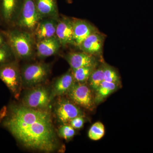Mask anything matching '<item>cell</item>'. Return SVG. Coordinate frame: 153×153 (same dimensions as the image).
Masks as SVG:
<instances>
[{"label": "cell", "mask_w": 153, "mask_h": 153, "mask_svg": "<svg viewBox=\"0 0 153 153\" xmlns=\"http://www.w3.org/2000/svg\"><path fill=\"white\" fill-rule=\"evenodd\" d=\"M0 120L17 141L27 149L49 153L58 147L51 115L46 110L11 103L7 108H3Z\"/></svg>", "instance_id": "obj_1"}, {"label": "cell", "mask_w": 153, "mask_h": 153, "mask_svg": "<svg viewBox=\"0 0 153 153\" xmlns=\"http://www.w3.org/2000/svg\"><path fill=\"white\" fill-rule=\"evenodd\" d=\"M4 33L16 58L27 60L33 57L36 42L33 33L19 28H12Z\"/></svg>", "instance_id": "obj_2"}, {"label": "cell", "mask_w": 153, "mask_h": 153, "mask_svg": "<svg viewBox=\"0 0 153 153\" xmlns=\"http://www.w3.org/2000/svg\"><path fill=\"white\" fill-rule=\"evenodd\" d=\"M21 71L22 86L32 88L46 81L51 68L49 64L40 62L25 65Z\"/></svg>", "instance_id": "obj_3"}, {"label": "cell", "mask_w": 153, "mask_h": 153, "mask_svg": "<svg viewBox=\"0 0 153 153\" xmlns=\"http://www.w3.org/2000/svg\"><path fill=\"white\" fill-rule=\"evenodd\" d=\"M0 79L16 98H19L22 87L21 71L16 60L0 66Z\"/></svg>", "instance_id": "obj_4"}, {"label": "cell", "mask_w": 153, "mask_h": 153, "mask_svg": "<svg viewBox=\"0 0 153 153\" xmlns=\"http://www.w3.org/2000/svg\"><path fill=\"white\" fill-rule=\"evenodd\" d=\"M41 20L34 0H23L15 26L33 34L36 26Z\"/></svg>", "instance_id": "obj_5"}, {"label": "cell", "mask_w": 153, "mask_h": 153, "mask_svg": "<svg viewBox=\"0 0 153 153\" xmlns=\"http://www.w3.org/2000/svg\"><path fill=\"white\" fill-rule=\"evenodd\" d=\"M49 91L39 85L32 88L22 99L23 105L33 109L47 110L52 99Z\"/></svg>", "instance_id": "obj_6"}, {"label": "cell", "mask_w": 153, "mask_h": 153, "mask_svg": "<svg viewBox=\"0 0 153 153\" xmlns=\"http://www.w3.org/2000/svg\"><path fill=\"white\" fill-rule=\"evenodd\" d=\"M86 83L75 82L67 93L68 98L74 103L88 110H92L95 107L92 91Z\"/></svg>", "instance_id": "obj_7"}, {"label": "cell", "mask_w": 153, "mask_h": 153, "mask_svg": "<svg viewBox=\"0 0 153 153\" xmlns=\"http://www.w3.org/2000/svg\"><path fill=\"white\" fill-rule=\"evenodd\" d=\"M55 113L57 120L63 124L69 123L76 117L84 116V114L77 105L65 98L60 99L57 102Z\"/></svg>", "instance_id": "obj_8"}, {"label": "cell", "mask_w": 153, "mask_h": 153, "mask_svg": "<svg viewBox=\"0 0 153 153\" xmlns=\"http://www.w3.org/2000/svg\"><path fill=\"white\" fill-rule=\"evenodd\" d=\"M23 0H0V19L6 25L15 27Z\"/></svg>", "instance_id": "obj_9"}, {"label": "cell", "mask_w": 153, "mask_h": 153, "mask_svg": "<svg viewBox=\"0 0 153 153\" xmlns=\"http://www.w3.org/2000/svg\"><path fill=\"white\" fill-rule=\"evenodd\" d=\"M55 36L61 47L68 45L74 46L72 18L63 15L60 16L57 21Z\"/></svg>", "instance_id": "obj_10"}, {"label": "cell", "mask_w": 153, "mask_h": 153, "mask_svg": "<svg viewBox=\"0 0 153 153\" xmlns=\"http://www.w3.org/2000/svg\"><path fill=\"white\" fill-rule=\"evenodd\" d=\"M105 36L98 31L82 41L78 48L82 52L99 57L102 56Z\"/></svg>", "instance_id": "obj_11"}, {"label": "cell", "mask_w": 153, "mask_h": 153, "mask_svg": "<svg viewBox=\"0 0 153 153\" xmlns=\"http://www.w3.org/2000/svg\"><path fill=\"white\" fill-rule=\"evenodd\" d=\"M64 58L71 70L85 66H97L98 57L83 52H70L64 55Z\"/></svg>", "instance_id": "obj_12"}, {"label": "cell", "mask_w": 153, "mask_h": 153, "mask_svg": "<svg viewBox=\"0 0 153 153\" xmlns=\"http://www.w3.org/2000/svg\"><path fill=\"white\" fill-rule=\"evenodd\" d=\"M74 46H78L92 33L98 30L94 25L82 19L72 18Z\"/></svg>", "instance_id": "obj_13"}, {"label": "cell", "mask_w": 153, "mask_h": 153, "mask_svg": "<svg viewBox=\"0 0 153 153\" xmlns=\"http://www.w3.org/2000/svg\"><path fill=\"white\" fill-rule=\"evenodd\" d=\"M58 20L45 18L40 20L33 33L36 42L55 36Z\"/></svg>", "instance_id": "obj_14"}, {"label": "cell", "mask_w": 153, "mask_h": 153, "mask_svg": "<svg viewBox=\"0 0 153 153\" xmlns=\"http://www.w3.org/2000/svg\"><path fill=\"white\" fill-rule=\"evenodd\" d=\"M61 47V44L56 36L36 42V53L40 58H45L56 55Z\"/></svg>", "instance_id": "obj_15"}, {"label": "cell", "mask_w": 153, "mask_h": 153, "mask_svg": "<svg viewBox=\"0 0 153 153\" xmlns=\"http://www.w3.org/2000/svg\"><path fill=\"white\" fill-rule=\"evenodd\" d=\"M75 82L72 70L70 68L66 73L58 77L55 81L51 92L52 98L67 94Z\"/></svg>", "instance_id": "obj_16"}, {"label": "cell", "mask_w": 153, "mask_h": 153, "mask_svg": "<svg viewBox=\"0 0 153 153\" xmlns=\"http://www.w3.org/2000/svg\"><path fill=\"white\" fill-rule=\"evenodd\" d=\"M36 9L41 19L60 17L57 0H34Z\"/></svg>", "instance_id": "obj_17"}, {"label": "cell", "mask_w": 153, "mask_h": 153, "mask_svg": "<svg viewBox=\"0 0 153 153\" xmlns=\"http://www.w3.org/2000/svg\"><path fill=\"white\" fill-rule=\"evenodd\" d=\"M120 84L114 82L103 81L96 91L94 96L95 105L100 104L111 94L118 89Z\"/></svg>", "instance_id": "obj_18"}, {"label": "cell", "mask_w": 153, "mask_h": 153, "mask_svg": "<svg viewBox=\"0 0 153 153\" xmlns=\"http://www.w3.org/2000/svg\"><path fill=\"white\" fill-rule=\"evenodd\" d=\"M103 63L97 66L91 74L88 79V85L94 92L99 87L102 82L104 81Z\"/></svg>", "instance_id": "obj_19"}, {"label": "cell", "mask_w": 153, "mask_h": 153, "mask_svg": "<svg viewBox=\"0 0 153 153\" xmlns=\"http://www.w3.org/2000/svg\"><path fill=\"white\" fill-rule=\"evenodd\" d=\"M97 66H85L71 70L75 82L86 83L91 74Z\"/></svg>", "instance_id": "obj_20"}, {"label": "cell", "mask_w": 153, "mask_h": 153, "mask_svg": "<svg viewBox=\"0 0 153 153\" xmlns=\"http://www.w3.org/2000/svg\"><path fill=\"white\" fill-rule=\"evenodd\" d=\"M16 59L7 42L0 46V66L12 62Z\"/></svg>", "instance_id": "obj_21"}, {"label": "cell", "mask_w": 153, "mask_h": 153, "mask_svg": "<svg viewBox=\"0 0 153 153\" xmlns=\"http://www.w3.org/2000/svg\"><path fill=\"white\" fill-rule=\"evenodd\" d=\"M103 66L105 81L120 84V76L116 69L105 63H103Z\"/></svg>", "instance_id": "obj_22"}, {"label": "cell", "mask_w": 153, "mask_h": 153, "mask_svg": "<svg viewBox=\"0 0 153 153\" xmlns=\"http://www.w3.org/2000/svg\"><path fill=\"white\" fill-rule=\"evenodd\" d=\"M105 133L104 125L100 122L94 123L88 132V137L91 140L97 141L103 137Z\"/></svg>", "instance_id": "obj_23"}, {"label": "cell", "mask_w": 153, "mask_h": 153, "mask_svg": "<svg viewBox=\"0 0 153 153\" xmlns=\"http://www.w3.org/2000/svg\"><path fill=\"white\" fill-rule=\"evenodd\" d=\"M58 132L60 137L67 141L71 139L75 134L74 128L71 125L66 124H64L60 127Z\"/></svg>", "instance_id": "obj_24"}, {"label": "cell", "mask_w": 153, "mask_h": 153, "mask_svg": "<svg viewBox=\"0 0 153 153\" xmlns=\"http://www.w3.org/2000/svg\"><path fill=\"white\" fill-rule=\"evenodd\" d=\"M70 125L74 129H80L82 128L84 123V119L83 116L76 117L71 120L69 122Z\"/></svg>", "instance_id": "obj_25"}, {"label": "cell", "mask_w": 153, "mask_h": 153, "mask_svg": "<svg viewBox=\"0 0 153 153\" xmlns=\"http://www.w3.org/2000/svg\"><path fill=\"white\" fill-rule=\"evenodd\" d=\"M7 40L5 34L4 32H0V46L7 43Z\"/></svg>", "instance_id": "obj_26"}, {"label": "cell", "mask_w": 153, "mask_h": 153, "mask_svg": "<svg viewBox=\"0 0 153 153\" xmlns=\"http://www.w3.org/2000/svg\"><path fill=\"white\" fill-rule=\"evenodd\" d=\"M66 1L68 4H71L72 3L73 0H66Z\"/></svg>", "instance_id": "obj_27"}]
</instances>
